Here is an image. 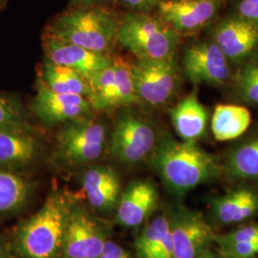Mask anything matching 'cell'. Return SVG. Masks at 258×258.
Returning <instances> with one entry per match:
<instances>
[{
  "mask_svg": "<svg viewBox=\"0 0 258 258\" xmlns=\"http://www.w3.org/2000/svg\"><path fill=\"white\" fill-rule=\"evenodd\" d=\"M152 164L171 194L182 196L220 175V166L196 142L177 141L170 135L158 140Z\"/></svg>",
  "mask_w": 258,
  "mask_h": 258,
  "instance_id": "cell-1",
  "label": "cell"
},
{
  "mask_svg": "<svg viewBox=\"0 0 258 258\" xmlns=\"http://www.w3.org/2000/svg\"><path fill=\"white\" fill-rule=\"evenodd\" d=\"M120 21L114 12L100 6L75 7L52 19L44 35L108 54L117 42Z\"/></svg>",
  "mask_w": 258,
  "mask_h": 258,
  "instance_id": "cell-2",
  "label": "cell"
},
{
  "mask_svg": "<svg viewBox=\"0 0 258 258\" xmlns=\"http://www.w3.org/2000/svg\"><path fill=\"white\" fill-rule=\"evenodd\" d=\"M72 206L64 195L52 191L38 212L19 229L16 249L21 258H59Z\"/></svg>",
  "mask_w": 258,
  "mask_h": 258,
  "instance_id": "cell-3",
  "label": "cell"
},
{
  "mask_svg": "<svg viewBox=\"0 0 258 258\" xmlns=\"http://www.w3.org/2000/svg\"><path fill=\"white\" fill-rule=\"evenodd\" d=\"M179 35L159 18L131 12L120 19L117 43L137 59H165L175 55Z\"/></svg>",
  "mask_w": 258,
  "mask_h": 258,
  "instance_id": "cell-4",
  "label": "cell"
},
{
  "mask_svg": "<svg viewBox=\"0 0 258 258\" xmlns=\"http://www.w3.org/2000/svg\"><path fill=\"white\" fill-rule=\"evenodd\" d=\"M157 143L155 128L147 118L130 109L118 114L109 144L113 159L125 165L137 164L152 155Z\"/></svg>",
  "mask_w": 258,
  "mask_h": 258,
  "instance_id": "cell-5",
  "label": "cell"
},
{
  "mask_svg": "<svg viewBox=\"0 0 258 258\" xmlns=\"http://www.w3.org/2000/svg\"><path fill=\"white\" fill-rule=\"evenodd\" d=\"M106 130L90 117L66 122L55 136V156L63 164H88L102 156Z\"/></svg>",
  "mask_w": 258,
  "mask_h": 258,
  "instance_id": "cell-6",
  "label": "cell"
},
{
  "mask_svg": "<svg viewBox=\"0 0 258 258\" xmlns=\"http://www.w3.org/2000/svg\"><path fill=\"white\" fill-rule=\"evenodd\" d=\"M88 83L92 87L89 99L93 110L108 111L140 102L131 65L115 60L108 67L93 75Z\"/></svg>",
  "mask_w": 258,
  "mask_h": 258,
  "instance_id": "cell-7",
  "label": "cell"
},
{
  "mask_svg": "<svg viewBox=\"0 0 258 258\" xmlns=\"http://www.w3.org/2000/svg\"><path fill=\"white\" fill-rule=\"evenodd\" d=\"M131 67L140 102L161 106L171 99L179 82L175 55L165 59H137Z\"/></svg>",
  "mask_w": 258,
  "mask_h": 258,
  "instance_id": "cell-8",
  "label": "cell"
},
{
  "mask_svg": "<svg viewBox=\"0 0 258 258\" xmlns=\"http://www.w3.org/2000/svg\"><path fill=\"white\" fill-rule=\"evenodd\" d=\"M37 94L31 108L45 127H55L72 120L89 117L93 111L91 102L83 96L59 94L51 90L40 75L36 82Z\"/></svg>",
  "mask_w": 258,
  "mask_h": 258,
  "instance_id": "cell-9",
  "label": "cell"
},
{
  "mask_svg": "<svg viewBox=\"0 0 258 258\" xmlns=\"http://www.w3.org/2000/svg\"><path fill=\"white\" fill-rule=\"evenodd\" d=\"M167 216L175 258H199L214 241L216 234L200 213L175 206Z\"/></svg>",
  "mask_w": 258,
  "mask_h": 258,
  "instance_id": "cell-10",
  "label": "cell"
},
{
  "mask_svg": "<svg viewBox=\"0 0 258 258\" xmlns=\"http://www.w3.org/2000/svg\"><path fill=\"white\" fill-rule=\"evenodd\" d=\"M107 240L106 232L97 219L82 208L72 207L60 258H99Z\"/></svg>",
  "mask_w": 258,
  "mask_h": 258,
  "instance_id": "cell-11",
  "label": "cell"
},
{
  "mask_svg": "<svg viewBox=\"0 0 258 258\" xmlns=\"http://www.w3.org/2000/svg\"><path fill=\"white\" fill-rule=\"evenodd\" d=\"M182 70L194 84L221 85L230 75L228 58L214 41L196 43L186 48Z\"/></svg>",
  "mask_w": 258,
  "mask_h": 258,
  "instance_id": "cell-12",
  "label": "cell"
},
{
  "mask_svg": "<svg viewBox=\"0 0 258 258\" xmlns=\"http://www.w3.org/2000/svg\"><path fill=\"white\" fill-rule=\"evenodd\" d=\"M221 0H162L159 19L178 34L191 33L207 25L218 13Z\"/></svg>",
  "mask_w": 258,
  "mask_h": 258,
  "instance_id": "cell-13",
  "label": "cell"
},
{
  "mask_svg": "<svg viewBox=\"0 0 258 258\" xmlns=\"http://www.w3.org/2000/svg\"><path fill=\"white\" fill-rule=\"evenodd\" d=\"M42 44L47 59L55 64L73 69L83 75L87 81L114 61L109 54L90 51L47 35L43 36Z\"/></svg>",
  "mask_w": 258,
  "mask_h": 258,
  "instance_id": "cell-14",
  "label": "cell"
},
{
  "mask_svg": "<svg viewBox=\"0 0 258 258\" xmlns=\"http://www.w3.org/2000/svg\"><path fill=\"white\" fill-rule=\"evenodd\" d=\"M158 203L155 184L149 180L134 181L121 194L116 209V223L127 228L138 227L155 212Z\"/></svg>",
  "mask_w": 258,
  "mask_h": 258,
  "instance_id": "cell-15",
  "label": "cell"
},
{
  "mask_svg": "<svg viewBox=\"0 0 258 258\" xmlns=\"http://www.w3.org/2000/svg\"><path fill=\"white\" fill-rule=\"evenodd\" d=\"M213 39L228 59L240 60L258 46V28L239 16L224 19L214 29Z\"/></svg>",
  "mask_w": 258,
  "mask_h": 258,
  "instance_id": "cell-16",
  "label": "cell"
},
{
  "mask_svg": "<svg viewBox=\"0 0 258 258\" xmlns=\"http://www.w3.org/2000/svg\"><path fill=\"white\" fill-rule=\"evenodd\" d=\"M83 188L89 204L101 212L116 210L122 194L120 176L108 166L89 168L83 177Z\"/></svg>",
  "mask_w": 258,
  "mask_h": 258,
  "instance_id": "cell-17",
  "label": "cell"
},
{
  "mask_svg": "<svg viewBox=\"0 0 258 258\" xmlns=\"http://www.w3.org/2000/svg\"><path fill=\"white\" fill-rule=\"evenodd\" d=\"M170 118L180 138L186 142H197L206 133L209 112L196 94L191 93L170 110Z\"/></svg>",
  "mask_w": 258,
  "mask_h": 258,
  "instance_id": "cell-18",
  "label": "cell"
},
{
  "mask_svg": "<svg viewBox=\"0 0 258 258\" xmlns=\"http://www.w3.org/2000/svg\"><path fill=\"white\" fill-rule=\"evenodd\" d=\"M135 249L138 258H175L167 214L158 215L142 230Z\"/></svg>",
  "mask_w": 258,
  "mask_h": 258,
  "instance_id": "cell-19",
  "label": "cell"
},
{
  "mask_svg": "<svg viewBox=\"0 0 258 258\" xmlns=\"http://www.w3.org/2000/svg\"><path fill=\"white\" fill-rule=\"evenodd\" d=\"M216 221L224 225L237 224L258 212V194L248 188H239L220 196L212 204Z\"/></svg>",
  "mask_w": 258,
  "mask_h": 258,
  "instance_id": "cell-20",
  "label": "cell"
},
{
  "mask_svg": "<svg viewBox=\"0 0 258 258\" xmlns=\"http://www.w3.org/2000/svg\"><path fill=\"white\" fill-rule=\"evenodd\" d=\"M38 152L39 143L33 131L0 128V165L25 166Z\"/></svg>",
  "mask_w": 258,
  "mask_h": 258,
  "instance_id": "cell-21",
  "label": "cell"
},
{
  "mask_svg": "<svg viewBox=\"0 0 258 258\" xmlns=\"http://www.w3.org/2000/svg\"><path fill=\"white\" fill-rule=\"evenodd\" d=\"M40 77L54 92L67 95H79L87 98L92 96V87L83 75L71 68L53 63L45 58Z\"/></svg>",
  "mask_w": 258,
  "mask_h": 258,
  "instance_id": "cell-22",
  "label": "cell"
},
{
  "mask_svg": "<svg viewBox=\"0 0 258 258\" xmlns=\"http://www.w3.org/2000/svg\"><path fill=\"white\" fill-rule=\"evenodd\" d=\"M251 121L249 111L240 105H218L212 118V131L214 138L227 142L238 138L249 128Z\"/></svg>",
  "mask_w": 258,
  "mask_h": 258,
  "instance_id": "cell-23",
  "label": "cell"
},
{
  "mask_svg": "<svg viewBox=\"0 0 258 258\" xmlns=\"http://www.w3.org/2000/svg\"><path fill=\"white\" fill-rule=\"evenodd\" d=\"M31 185L25 179L0 169V216L17 212L27 202Z\"/></svg>",
  "mask_w": 258,
  "mask_h": 258,
  "instance_id": "cell-24",
  "label": "cell"
},
{
  "mask_svg": "<svg viewBox=\"0 0 258 258\" xmlns=\"http://www.w3.org/2000/svg\"><path fill=\"white\" fill-rule=\"evenodd\" d=\"M227 168L236 178H258V137L233 150L228 159Z\"/></svg>",
  "mask_w": 258,
  "mask_h": 258,
  "instance_id": "cell-25",
  "label": "cell"
},
{
  "mask_svg": "<svg viewBox=\"0 0 258 258\" xmlns=\"http://www.w3.org/2000/svg\"><path fill=\"white\" fill-rule=\"evenodd\" d=\"M27 113L19 102L0 94V128L33 131Z\"/></svg>",
  "mask_w": 258,
  "mask_h": 258,
  "instance_id": "cell-26",
  "label": "cell"
},
{
  "mask_svg": "<svg viewBox=\"0 0 258 258\" xmlns=\"http://www.w3.org/2000/svg\"><path fill=\"white\" fill-rule=\"evenodd\" d=\"M239 87L243 98L258 103V64L249 65L240 76Z\"/></svg>",
  "mask_w": 258,
  "mask_h": 258,
  "instance_id": "cell-27",
  "label": "cell"
},
{
  "mask_svg": "<svg viewBox=\"0 0 258 258\" xmlns=\"http://www.w3.org/2000/svg\"><path fill=\"white\" fill-rule=\"evenodd\" d=\"M224 256L253 258L258 255V241L218 244Z\"/></svg>",
  "mask_w": 258,
  "mask_h": 258,
  "instance_id": "cell-28",
  "label": "cell"
},
{
  "mask_svg": "<svg viewBox=\"0 0 258 258\" xmlns=\"http://www.w3.org/2000/svg\"><path fill=\"white\" fill-rule=\"evenodd\" d=\"M214 241L217 244L258 241V225L257 224L247 225L240 229L231 231L229 233L222 234V235H215Z\"/></svg>",
  "mask_w": 258,
  "mask_h": 258,
  "instance_id": "cell-29",
  "label": "cell"
},
{
  "mask_svg": "<svg viewBox=\"0 0 258 258\" xmlns=\"http://www.w3.org/2000/svg\"><path fill=\"white\" fill-rule=\"evenodd\" d=\"M238 14L240 18L258 28V0H242L238 5Z\"/></svg>",
  "mask_w": 258,
  "mask_h": 258,
  "instance_id": "cell-30",
  "label": "cell"
},
{
  "mask_svg": "<svg viewBox=\"0 0 258 258\" xmlns=\"http://www.w3.org/2000/svg\"><path fill=\"white\" fill-rule=\"evenodd\" d=\"M99 258H133V256L116 242L107 240Z\"/></svg>",
  "mask_w": 258,
  "mask_h": 258,
  "instance_id": "cell-31",
  "label": "cell"
},
{
  "mask_svg": "<svg viewBox=\"0 0 258 258\" xmlns=\"http://www.w3.org/2000/svg\"><path fill=\"white\" fill-rule=\"evenodd\" d=\"M120 2L136 12L146 13L147 11L158 7L162 0H120Z\"/></svg>",
  "mask_w": 258,
  "mask_h": 258,
  "instance_id": "cell-32",
  "label": "cell"
},
{
  "mask_svg": "<svg viewBox=\"0 0 258 258\" xmlns=\"http://www.w3.org/2000/svg\"><path fill=\"white\" fill-rule=\"evenodd\" d=\"M111 0H71V5L73 7H90L95 6L100 2H105Z\"/></svg>",
  "mask_w": 258,
  "mask_h": 258,
  "instance_id": "cell-33",
  "label": "cell"
},
{
  "mask_svg": "<svg viewBox=\"0 0 258 258\" xmlns=\"http://www.w3.org/2000/svg\"><path fill=\"white\" fill-rule=\"evenodd\" d=\"M0 258H13L5 242L0 239Z\"/></svg>",
  "mask_w": 258,
  "mask_h": 258,
  "instance_id": "cell-34",
  "label": "cell"
},
{
  "mask_svg": "<svg viewBox=\"0 0 258 258\" xmlns=\"http://www.w3.org/2000/svg\"><path fill=\"white\" fill-rule=\"evenodd\" d=\"M199 258H220L217 256V254H215L212 249H207L203 253L200 255ZM223 258V257H222Z\"/></svg>",
  "mask_w": 258,
  "mask_h": 258,
  "instance_id": "cell-35",
  "label": "cell"
},
{
  "mask_svg": "<svg viewBox=\"0 0 258 258\" xmlns=\"http://www.w3.org/2000/svg\"><path fill=\"white\" fill-rule=\"evenodd\" d=\"M6 2V0H0V8L3 6V4Z\"/></svg>",
  "mask_w": 258,
  "mask_h": 258,
  "instance_id": "cell-36",
  "label": "cell"
},
{
  "mask_svg": "<svg viewBox=\"0 0 258 258\" xmlns=\"http://www.w3.org/2000/svg\"><path fill=\"white\" fill-rule=\"evenodd\" d=\"M223 258H235V257H231V256H224V255H223Z\"/></svg>",
  "mask_w": 258,
  "mask_h": 258,
  "instance_id": "cell-37",
  "label": "cell"
}]
</instances>
